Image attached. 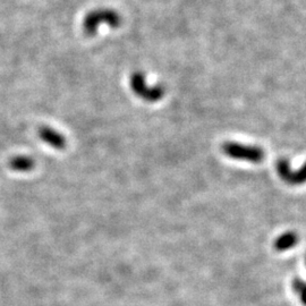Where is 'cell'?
Here are the masks:
<instances>
[{"instance_id":"obj_1","label":"cell","mask_w":306,"mask_h":306,"mask_svg":"<svg viewBox=\"0 0 306 306\" xmlns=\"http://www.w3.org/2000/svg\"><path fill=\"white\" fill-rule=\"evenodd\" d=\"M225 155L234 160L246 161L251 163H260L265 160L266 153L262 147L255 145H246L236 142H226L221 146Z\"/></svg>"},{"instance_id":"obj_2","label":"cell","mask_w":306,"mask_h":306,"mask_svg":"<svg viewBox=\"0 0 306 306\" xmlns=\"http://www.w3.org/2000/svg\"><path fill=\"white\" fill-rule=\"evenodd\" d=\"M130 88L137 97L147 102H157L165 96V89L160 85L150 86L142 73H134L132 75Z\"/></svg>"},{"instance_id":"obj_3","label":"cell","mask_w":306,"mask_h":306,"mask_svg":"<svg viewBox=\"0 0 306 306\" xmlns=\"http://www.w3.org/2000/svg\"><path fill=\"white\" fill-rule=\"evenodd\" d=\"M101 23H107L116 28L120 23V17L112 10H97L90 14L84 20V30L88 34H94V31Z\"/></svg>"},{"instance_id":"obj_4","label":"cell","mask_w":306,"mask_h":306,"mask_svg":"<svg viewBox=\"0 0 306 306\" xmlns=\"http://www.w3.org/2000/svg\"><path fill=\"white\" fill-rule=\"evenodd\" d=\"M39 136L45 143L56 150H64L67 145V141L64 135L54 128L48 127V126H42L39 129Z\"/></svg>"},{"instance_id":"obj_5","label":"cell","mask_w":306,"mask_h":306,"mask_svg":"<svg viewBox=\"0 0 306 306\" xmlns=\"http://www.w3.org/2000/svg\"><path fill=\"white\" fill-rule=\"evenodd\" d=\"M8 166L12 170L17 172H29L34 169L35 160L29 156H16L9 160Z\"/></svg>"},{"instance_id":"obj_6","label":"cell","mask_w":306,"mask_h":306,"mask_svg":"<svg viewBox=\"0 0 306 306\" xmlns=\"http://www.w3.org/2000/svg\"><path fill=\"white\" fill-rule=\"evenodd\" d=\"M298 243V235L294 231H287L282 235H280L278 238L274 241L273 247L278 252H285L290 249H293L297 245Z\"/></svg>"},{"instance_id":"obj_7","label":"cell","mask_w":306,"mask_h":306,"mask_svg":"<svg viewBox=\"0 0 306 306\" xmlns=\"http://www.w3.org/2000/svg\"><path fill=\"white\" fill-rule=\"evenodd\" d=\"M277 172L279 177H280L283 182H286L287 184L289 183L290 176H292L293 170L290 168V163L287 159L285 158H281L277 161Z\"/></svg>"},{"instance_id":"obj_8","label":"cell","mask_w":306,"mask_h":306,"mask_svg":"<svg viewBox=\"0 0 306 306\" xmlns=\"http://www.w3.org/2000/svg\"><path fill=\"white\" fill-rule=\"evenodd\" d=\"M304 183H306V161L299 169H297L296 171H293L288 184L289 185L296 186V185H302Z\"/></svg>"},{"instance_id":"obj_9","label":"cell","mask_w":306,"mask_h":306,"mask_svg":"<svg viewBox=\"0 0 306 306\" xmlns=\"http://www.w3.org/2000/svg\"><path fill=\"white\" fill-rule=\"evenodd\" d=\"M292 286L294 292L298 295L300 302L306 306V282L302 279L295 278L292 282Z\"/></svg>"}]
</instances>
